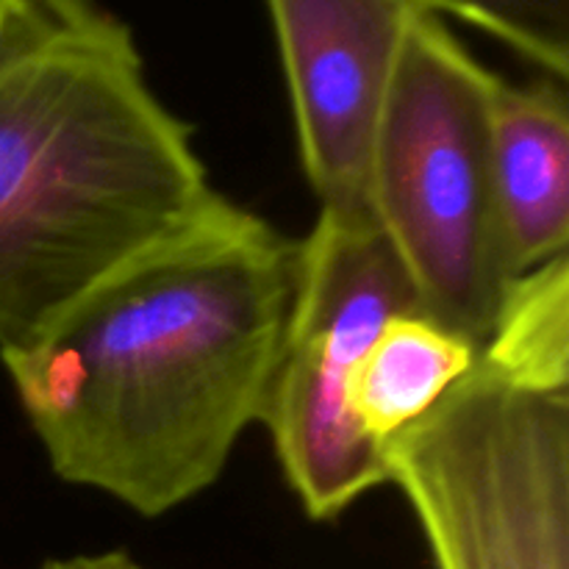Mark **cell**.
Wrapping results in <instances>:
<instances>
[{
    "label": "cell",
    "mask_w": 569,
    "mask_h": 569,
    "mask_svg": "<svg viewBox=\"0 0 569 569\" xmlns=\"http://www.w3.org/2000/svg\"><path fill=\"white\" fill-rule=\"evenodd\" d=\"M320 211L370 217V164L411 0H267Z\"/></svg>",
    "instance_id": "obj_6"
},
{
    "label": "cell",
    "mask_w": 569,
    "mask_h": 569,
    "mask_svg": "<svg viewBox=\"0 0 569 569\" xmlns=\"http://www.w3.org/2000/svg\"><path fill=\"white\" fill-rule=\"evenodd\" d=\"M39 569H144V567L137 565L128 553L111 550V553H83V556H70V559L44 561Z\"/></svg>",
    "instance_id": "obj_10"
},
{
    "label": "cell",
    "mask_w": 569,
    "mask_h": 569,
    "mask_svg": "<svg viewBox=\"0 0 569 569\" xmlns=\"http://www.w3.org/2000/svg\"><path fill=\"white\" fill-rule=\"evenodd\" d=\"M433 14H450L498 37L548 78L569 76V0H411Z\"/></svg>",
    "instance_id": "obj_9"
},
{
    "label": "cell",
    "mask_w": 569,
    "mask_h": 569,
    "mask_svg": "<svg viewBox=\"0 0 569 569\" xmlns=\"http://www.w3.org/2000/svg\"><path fill=\"white\" fill-rule=\"evenodd\" d=\"M472 339L422 311L398 315L378 331L356 370L350 411L367 437L387 445L428 415L476 367Z\"/></svg>",
    "instance_id": "obj_8"
},
{
    "label": "cell",
    "mask_w": 569,
    "mask_h": 569,
    "mask_svg": "<svg viewBox=\"0 0 569 569\" xmlns=\"http://www.w3.org/2000/svg\"><path fill=\"white\" fill-rule=\"evenodd\" d=\"M492 183L517 278L567 256L569 111L565 81L498 78L489 111Z\"/></svg>",
    "instance_id": "obj_7"
},
{
    "label": "cell",
    "mask_w": 569,
    "mask_h": 569,
    "mask_svg": "<svg viewBox=\"0 0 569 569\" xmlns=\"http://www.w3.org/2000/svg\"><path fill=\"white\" fill-rule=\"evenodd\" d=\"M192 128L98 0H20L0 26V356L214 198Z\"/></svg>",
    "instance_id": "obj_2"
},
{
    "label": "cell",
    "mask_w": 569,
    "mask_h": 569,
    "mask_svg": "<svg viewBox=\"0 0 569 569\" xmlns=\"http://www.w3.org/2000/svg\"><path fill=\"white\" fill-rule=\"evenodd\" d=\"M437 569H569V261L517 278L476 367L383 445Z\"/></svg>",
    "instance_id": "obj_3"
},
{
    "label": "cell",
    "mask_w": 569,
    "mask_h": 569,
    "mask_svg": "<svg viewBox=\"0 0 569 569\" xmlns=\"http://www.w3.org/2000/svg\"><path fill=\"white\" fill-rule=\"evenodd\" d=\"M17 3H20V0H0V26H3V22L9 20L11 11L17 9Z\"/></svg>",
    "instance_id": "obj_11"
},
{
    "label": "cell",
    "mask_w": 569,
    "mask_h": 569,
    "mask_svg": "<svg viewBox=\"0 0 569 569\" xmlns=\"http://www.w3.org/2000/svg\"><path fill=\"white\" fill-rule=\"evenodd\" d=\"M498 76L433 11L406 26L370 164V217L420 309L487 345L517 276L492 183L489 111Z\"/></svg>",
    "instance_id": "obj_4"
},
{
    "label": "cell",
    "mask_w": 569,
    "mask_h": 569,
    "mask_svg": "<svg viewBox=\"0 0 569 569\" xmlns=\"http://www.w3.org/2000/svg\"><path fill=\"white\" fill-rule=\"evenodd\" d=\"M298 261L300 242L214 194L0 356L50 470L142 517L214 487L264 415Z\"/></svg>",
    "instance_id": "obj_1"
},
{
    "label": "cell",
    "mask_w": 569,
    "mask_h": 569,
    "mask_svg": "<svg viewBox=\"0 0 569 569\" xmlns=\"http://www.w3.org/2000/svg\"><path fill=\"white\" fill-rule=\"evenodd\" d=\"M409 311H422L420 300L372 217L320 211L300 242L292 311L261 415L311 520H337L389 483L383 445L356 422L350 387L378 331Z\"/></svg>",
    "instance_id": "obj_5"
}]
</instances>
